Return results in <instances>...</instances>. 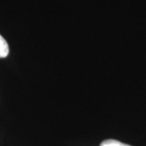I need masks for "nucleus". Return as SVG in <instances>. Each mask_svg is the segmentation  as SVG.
Wrapping results in <instances>:
<instances>
[{"label":"nucleus","mask_w":146,"mask_h":146,"mask_svg":"<svg viewBox=\"0 0 146 146\" xmlns=\"http://www.w3.org/2000/svg\"><path fill=\"white\" fill-rule=\"evenodd\" d=\"M9 54V46L5 39L0 34V58H6Z\"/></svg>","instance_id":"1"},{"label":"nucleus","mask_w":146,"mask_h":146,"mask_svg":"<svg viewBox=\"0 0 146 146\" xmlns=\"http://www.w3.org/2000/svg\"><path fill=\"white\" fill-rule=\"evenodd\" d=\"M100 146H131L129 145H127L124 143H122L119 141H116V140H106V141H102L101 143Z\"/></svg>","instance_id":"2"}]
</instances>
